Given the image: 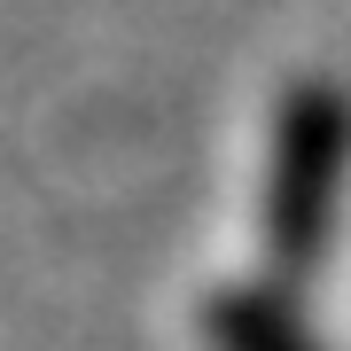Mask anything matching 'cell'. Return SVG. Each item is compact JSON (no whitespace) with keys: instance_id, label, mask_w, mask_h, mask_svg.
<instances>
[{"instance_id":"obj_1","label":"cell","mask_w":351,"mask_h":351,"mask_svg":"<svg viewBox=\"0 0 351 351\" xmlns=\"http://www.w3.org/2000/svg\"><path fill=\"white\" fill-rule=\"evenodd\" d=\"M343 164H351V101L304 94L281 125V180H274V250L289 265H313L328 250Z\"/></svg>"},{"instance_id":"obj_2","label":"cell","mask_w":351,"mask_h":351,"mask_svg":"<svg viewBox=\"0 0 351 351\" xmlns=\"http://www.w3.org/2000/svg\"><path fill=\"white\" fill-rule=\"evenodd\" d=\"M226 351H313V343H304V336H289V328L274 320V313H258V304H226Z\"/></svg>"}]
</instances>
